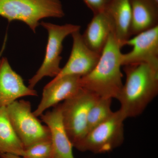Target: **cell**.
Listing matches in <instances>:
<instances>
[{"instance_id": "obj_7", "label": "cell", "mask_w": 158, "mask_h": 158, "mask_svg": "<svg viewBox=\"0 0 158 158\" xmlns=\"http://www.w3.org/2000/svg\"><path fill=\"white\" fill-rule=\"evenodd\" d=\"M6 108L11 125L25 148L36 142L51 139L48 127L43 125L34 115L30 102L17 100Z\"/></svg>"}, {"instance_id": "obj_3", "label": "cell", "mask_w": 158, "mask_h": 158, "mask_svg": "<svg viewBox=\"0 0 158 158\" xmlns=\"http://www.w3.org/2000/svg\"><path fill=\"white\" fill-rule=\"evenodd\" d=\"M64 15L60 0H0V16L9 23L23 22L34 33L40 20Z\"/></svg>"}, {"instance_id": "obj_4", "label": "cell", "mask_w": 158, "mask_h": 158, "mask_svg": "<svg viewBox=\"0 0 158 158\" xmlns=\"http://www.w3.org/2000/svg\"><path fill=\"white\" fill-rule=\"evenodd\" d=\"M99 98L94 94L81 88L60 104L63 124L73 147L88 133V113Z\"/></svg>"}, {"instance_id": "obj_12", "label": "cell", "mask_w": 158, "mask_h": 158, "mask_svg": "<svg viewBox=\"0 0 158 158\" xmlns=\"http://www.w3.org/2000/svg\"><path fill=\"white\" fill-rule=\"evenodd\" d=\"M40 116L50 133L52 152L51 158H74L72 143L63 124L60 104Z\"/></svg>"}, {"instance_id": "obj_5", "label": "cell", "mask_w": 158, "mask_h": 158, "mask_svg": "<svg viewBox=\"0 0 158 158\" xmlns=\"http://www.w3.org/2000/svg\"><path fill=\"white\" fill-rule=\"evenodd\" d=\"M125 119L120 110L113 112L107 120L89 131L74 147L80 151L94 153L112 151L124 140L123 123Z\"/></svg>"}, {"instance_id": "obj_20", "label": "cell", "mask_w": 158, "mask_h": 158, "mask_svg": "<svg viewBox=\"0 0 158 158\" xmlns=\"http://www.w3.org/2000/svg\"><path fill=\"white\" fill-rule=\"evenodd\" d=\"M1 158H24L20 156L12 154L6 153L0 155Z\"/></svg>"}, {"instance_id": "obj_13", "label": "cell", "mask_w": 158, "mask_h": 158, "mask_svg": "<svg viewBox=\"0 0 158 158\" xmlns=\"http://www.w3.org/2000/svg\"><path fill=\"white\" fill-rule=\"evenodd\" d=\"M105 11L111 22L113 36L122 48L131 38V9L130 0H110Z\"/></svg>"}, {"instance_id": "obj_18", "label": "cell", "mask_w": 158, "mask_h": 158, "mask_svg": "<svg viewBox=\"0 0 158 158\" xmlns=\"http://www.w3.org/2000/svg\"><path fill=\"white\" fill-rule=\"evenodd\" d=\"M52 152L51 139L36 142L25 148L24 158H51Z\"/></svg>"}, {"instance_id": "obj_1", "label": "cell", "mask_w": 158, "mask_h": 158, "mask_svg": "<svg viewBox=\"0 0 158 158\" xmlns=\"http://www.w3.org/2000/svg\"><path fill=\"white\" fill-rule=\"evenodd\" d=\"M123 66L126 80L116 99L127 118L141 115L157 95L158 71L146 63Z\"/></svg>"}, {"instance_id": "obj_21", "label": "cell", "mask_w": 158, "mask_h": 158, "mask_svg": "<svg viewBox=\"0 0 158 158\" xmlns=\"http://www.w3.org/2000/svg\"><path fill=\"white\" fill-rule=\"evenodd\" d=\"M157 3H158V0H155Z\"/></svg>"}, {"instance_id": "obj_15", "label": "cell", "mask_w": 158, "mask_h": 158, "mask_svg": "<svg viewBox=\"0 0 158 158\" xmlns=\"http://www.w3.org/2000/svg\"><path fill=\"white\" fill-rule=\"evenodd\" d=\"M111 34H113L112 24L104 11L94 15L82 35L85 44L90 49L101 54Z\"/></svg>"}, {"instance_id": "obj_14", "label": "cell", "mask_w": 158, "mask_h": 158, "mask_svg": "<svg viewBox=\"0 0 158 158\" xmlns=\"http://www.w3.org/2000/svg\"><path fill=\"white\" fill-rule=\"evenodd\" d=\"M131 36L158 26V3L155 0H130Z\"/></svg>"}, {"instance_id": "obj_17", "label": "cell", "mask_w": 158, "mask_h": 158, "mask_svg": "<svg viewBox=\"0 0 158 158\" xmlns=\"http://www.w3.org/2000/svg\"><path fill=\"white\" fill-rule=\"evenodd\" d=\"M112 98H99L90 108L87 119L88 132L110 118L113 112L111 110Z\"/></svg>"}, {"instance_id": "obj_9", "label": "cell", "mask_w": 158, "mask_h": 158, "mask_svg": "<svg viewBox=\"0 0 158 158\" xmlns=\"http://www.w3.org/2000/svg\"><path fill=\"white\" fill-rule=\"evenodd\" d=\"M73 39L72 48L68 61L53 79L66 76H85L90 73L98 62L101 54L90 49L86 45L80 31L71 34Z\"/></svg>"}, {"instance_id": "obj_19", "label": "cell", "mask_w": 158, "mask_h": 158, "mask_svg": "<svg viewBox=\"0 0 158 158\" xmlns=\"http://www.w3.org/2000/svg\"><path fill=\"white\" fill-rule=\"evenodd\" d=\"M93 14L104 11L110 0H83Z\"/></svg>"}, {"instance_id": "obj_16", "label": "cell", "mask_w": 158, "mask_h": 158, "mask_svg": "<svg viewBox=\"0 0 158 158\" xmlns=\"http://www.w3.org/2000/svg\"><path fill=\"white\" fill-rule=\"evenodd\" d=\"M25 148L9 120L6 107L0 108V155L10 153L23 157Z\"/></svg>"}, {"instance_id": "obj_10", "label": "cell", "mask_w": 158, "mask_h": 158, "mask_svg": "<svg viewBox=\"0 0 158 158\" xmlns=\"http://www.w3.org/2000/svg\"><path fill=\"white\" fill-rule=\"evenodd\" d=\"M81 78L78 76L72 75L53 79L44 88L40 102L33 112L34 115L40 116L49 108L74 95L82 88Z\"/></svg>"}, {"instance_id": "obj_11", "label": "cell", "mask_w": 158, "mask_h": 158, "mask_svg": "<svg viewBox=\"0 0 158 158\" xmlns=\"http://www.w3.org/2000/svg\"><path fill=\"white\" fill-rule=\"evenodd\" d=\"M37 96V91L26 86L22 77L11 68L8 59H0V108L7 107L24 97Z\"/></svg>"}, {"instance_id": "obj_2", "label": "cell", "mask_w": 158, "mask_h": 158, "mask_svg": "<svg viewBox=\"0 0 158 158\" xmlns=\"http://www.w3.org/2000/svg\"><path fill=\"white\" fill-rule=\"evenodd\" d=\"M121 48L113 34H110L96 66L81 77V88L99 97L117 98L123 85Z\"/></svg>"}, {"instance_id": "obj_6", "label": "cell", "mask_w": 158, "mask_h": 158, "mask_svg": "<svg viewBox=\"0 0 158 158\" xmlns=\"http://www.w3.org/2000/svg\"><path fill=\"white\" fill-rule=\"evenodd\" d=\"M40 25L48 31V40L42 65L34 76L29 80L28 87L31 89H34L43 78L55 77L59 74L61 69L60 63L62 59L61 54L63 40L69 35L81 29L80 26L72 24L59 25L42 21Z\"/></svg>"}, {"instance_id": "obj_8", "label": "cell", "mask_w": 158, "mask_h": 158, "mask_svg": "<svg viewBox=\"0 0 158 158\" xmlns=\"http://www.w3.org/2000/svg\"><path fill=\"white\" fill-rule=\"evenodd\" d=\"M126 45L133 48L122 55V66L146 63L158 71V26L130 38L125 43Z\"/></svg>"}]
</instances>
